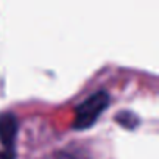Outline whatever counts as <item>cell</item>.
I'll return each mask as SVG.
<instances>
[{"label": "cell", "mask_w": 159, "mask_h": 159, "mask_svg": "<svg viewBox=\"0 0 159 159\" xmlns=\"http://www.w3.org/2000/svg\"><path fill=\"white\" fill-rule=\"evenodd\" d=\"M109 105V95L105 91H98L88 97L81 105L75 109L73 128L75 129H88L91 128L97 119L103 114V111Z\"/></svg>", "instance_id": "cell-1"}, {"label": "cell", "mask_w": 159, "mask_h": 159, "mask_svg": "<svg viewBox=\"0 0 159 159\" xmlns=\"http://www.w3.org/2000/svg\"><path fill=\"white\" fill-rule=\"evenodd\" d=\"M17 119L13 114H2L0 116V142L5 150L14 151V142L17 136Z\"/></svg>", "instance_id": "cell-2"}, {"label": "cell", "mask_w": 159, "mask_h": 159, "mask_svg": "<svg viewBox=\"0 0 159 159\" xmlns=\"http://www.w3.org/2000/svg\"><path fill=\"white\" fill-rule=\"evenodd\" d=\"M0 159H14V151H10V150L0 151Z\"/></svg>", "instance_id": "cell-3"}]
</instances>
